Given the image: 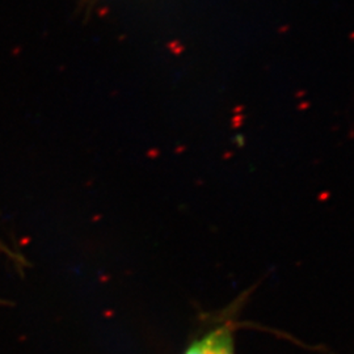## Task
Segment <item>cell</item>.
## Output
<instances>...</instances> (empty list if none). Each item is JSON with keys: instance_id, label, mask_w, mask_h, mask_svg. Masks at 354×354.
Here are the masks:
<instances>
[{"instance_id": "6da1fadb", "label": "cell", "mask_w": 354, "mask_h": 354, "mask_svg": "<svg viewBox=\"0 0 354 354\" xmlns=\"http://www.w3.org/2000/svg\"><path fill=\"white\" fill-rule=\"evenodd\" d=\"M185 354H234L231 329L226 326L215 329L194 342Z\"/></svg>"}]
</instances>
